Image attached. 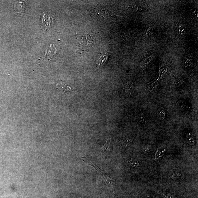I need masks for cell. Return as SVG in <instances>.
Here are the masks:
<instances>
[{
  "mask_svg": "<svg viewBox=\"0 0 198 198\" xmlns=\"http://www.w3.org/2000/svg\"><path fill=\"white\" fill-rule=\"evenodd\" d=\"M167 150V148L166 146H163L159 148L156 152L155 155V159L159 160L164 155Z\"/></svg>",
  "mask_w": 198,
  "mask_h": 198,
  "instance_id": "3957f363",
  "label": "cell"
},
{
  "mask_svg": "<svg viewBox=\"0 0 198 198\" xmlns=\"http://www.w3.org/2000/svg\"><path fill=\"white\" fill-rule=\"evenodd\" d=\"M148 197L149 198H160L159 196L155 195H149Z\"/></svg>",
  "mask_w": 198,
  "mask_h": 198,
  "instance_id": "9a60e30c",
  "label": "cell"
},
{
  "mask_svg": "<svg viewBox=\"0 0 198 198\" xmlns=\"http://www.w3.org/2000/svg\"><path fill=\"white\" fill-rule=\"evenodd\" d=\"M157 114L159 118L161 120H164L166 118L167 112L165 109L163 107H160L157 110Z\"/></svg>",
  "mask_w": 198,
  "mask_h": 198,
  "instance_id": "8992f818",
  "label": "cell"
},
{
  "mask_svg": "<svg viewBox=\"0 0 198 198\" xmlns=\"http://www.w3.org/2000/svg\"><path fill=\"white\" fill-rule=\"evenodd\" d=\"M129 163L130 166L133 167H137L139 166V164L137 160L131 159L129 161Z\"/></svg>",
  "mask_w": 198,
  "mask_h": 198,
  "instance_id": "9c48e42d",
  "label": "cell"
},
{
  "mask_svg": "<svg viewBox=\"0 0 198 198\" xmlns=\"http://www.w3.org/2000/svg\"><path fill=\"white\" fill-rule=\"evenodd\" d=\"M186 141L188 144L191 146H194L196 143V139L194 135L192 133H188L186 137Z\"/></svg>",
  "mask_w": 198,
  "mask_h": 198,
  "instance_id": "277c9868",
  "label": "cell"
},
{
  "mask_svg": "<svg viewBox=\"0 0 198 198\" xmlns=\"http://www.w3.org/2000/svg\"><path fill=\"white\" fill-rule=\"evenodd\" d=\"M176 107L180 112L184 113L188 112L191 109L189 102L184 100L178 101L176 103Z\"/></svg>",
  "mask_w": 198,
  "mask_h": 198,
  "instance_id": "7a4b0ae2",
  "label": "cell"
},
{
  "mask_svg": "<svg viewBox=\"0 0 198 198\" xmlns=\"http://www.w3.org/2000/svg\"><path fill=\"white\" fill-rule=\"evenodd\" d=\"M78 39V46L83 50H88L94 45L93 38L91 36H81Z\"/></svg>",
  "mask_w": 198,
  "mask_h": 198,
  "instance_id": "6da1fadb",
  "label": "cell"
},
{
  "mask_svg": "<svg viewBox=\"0 0 198 198\" xmlns=\"http://www.w3.org/2000/svg\"><path fill=\"white\" fill-rule=\"evenodd\" d=\"M125 92L128 95L130 96L131 95L132 91L133 90V84L131 83H128L125 86Z\"/></svg>",
  "mask_w": 198,
  "mask_h": 198,
  "instance_id": "52a82bcc",
  "label": "cell"
},
{
  "mask_svg": "<svg viewBox=\"0 0 198 198\" xmlns=\"http://www.w3.org/2000/svg\"><path fill=\"white\" fill-rule=\"evenodd\" d=\"M110 139H108L104 145L102 147L101 149L103 152H105L108 149L110 145Z\"/></svg>",
  "mask_w": 198,
  "mask_h": 198,
  "instance_id": "7c38bea8",
  "label": "cell"
},
{
  "mask_svg": "<svg viewBox=\"0 0 198 198\" xmlns=\"http://www.w3.org/2000/svg\"><path fill=\"white\" fill-rule=\"evenodd\" d=\"M151 149V146L149 145H145L143 146L142 150L144 153H149Z\"/></svg>",
  "mask_w": 198,
  "mask_h": 198,
  "instance_id": "4fadbf2b",
  "label": "cell"
},
{
  "mask_svg": "<svg viewBox=\"0 0 198 198\" xmlns=\"http://www.w3.org/2000/svg\"><path fill=\"white\" fill-rule=\"evenodd\" d=\"M56 88L59 89L63 90L64 91H70L73 90L72 88H71L69 87H68L67 86L64 85L57 84L56 85Z\"/></svg>",
  "mask_w": 198,
  "mask_h": 198,
  "instance_id": "ba28073f",
  "label": "cell"
},
{
  "mask_svg": "<svg viewBox=\"0 0 198 198\" xmlns=\"http://www.w3.org/2000/svg\"><path fill=\"white\" fill-rule=\"evenodd\" d=\"M139 122L141 124H144L146 122V118L145 116L143 114H140L138 118Z\"/></svg>",
  "mask_w": 198,
  "mask_h": 198,
  "instance_id": "30bf717a",
  "label": "cell"
},
{
  "mask_svg": "<svg viewBox=\"0 0 198 198\" xmlns=\"http://www.w3.org/2000/svg\"><path fill=\"white\" fill-rule=\"evenodd\" d=\"M134 138H127L124 140L123 142V145L124 146L127 147L129 145V144L133 142Z\"/></svg>",
  "mask_w": 198,
  "mask_h": 198,
  "instance_id": "8fae6325",
  "label": "cell"
},
{
  "mask_svg": "<svg viewBox=\"0 0 198 198\" xmlns=\"http://www.w3.org/2000/svg\"><path fill=\"white\" fill-rule=\"evenodd\" d=\"M108 54L105 53L102 54L97 61V67H101L103 65L108 59Z\"/></svg>",
  "mask_w": 198,
  "mask_h": 198,
  "instance_id": "5b68a950",
  "label": "cell"
},
{
  "mask_svg": "<svg viewBox=\"0 0 198 198\" xmlns=\"http://www.w3.org/2000/svg\"><path fill=\"white\" fill-rule=\"evenodd\" d=\"M163 195L164 197L165 198H175L174 197L171 195L169 194L163 193Z\"/></svg>",
  "mask_w": 198,
  "mask_h": 198,
  "instance_id": "5bb4252c",
  "label": "cell"
}]
</instances>
